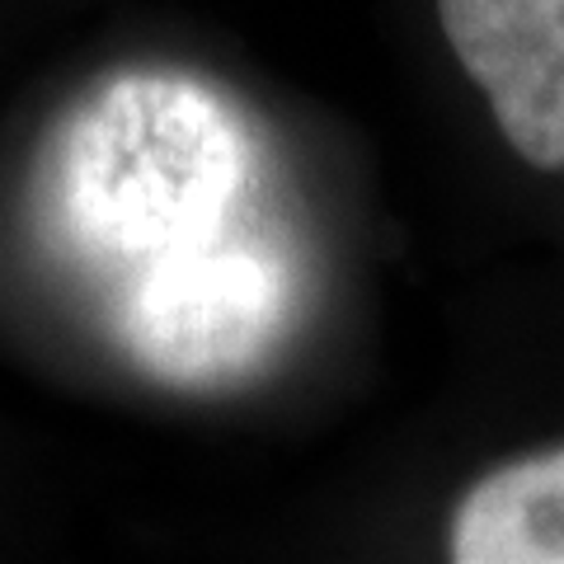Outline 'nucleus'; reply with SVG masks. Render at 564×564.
I'll list each match as a JSON object with an SVG mask.
<instances>
[{
    "instance_id": "obj_2",
    "label": "nucleus",
    "mask_w": 564,
    "mask_h": 564,
    "mask_svg": "<svg viewBox=\"0 0 564 564\" xmlns=\"http://www.w3.org/2000/svg\"><path fill=\"white\" fill-rule=\"evenodd\" d=\"M437 39L499 147L564 174V0H429Z\"/></svg>"
},
{
    "instance_id": "obj_1",
    "label": "nucleus",
    "mask_w": 564,
    "mask_h": 564,
    "mask_svg": "<svg viewBox=\"0 0 564 564\" xmlns=\"http://www.w3.org/2000/svg\"><path fill=\"white\" fill-rule=\"evenodd\" d=\"M226 151L207 104L170 80L104 90L62 155L66 226L104 254H161L221 198Z\"/></svg>"
},
{
    "instance_id": "obj_3",
    "label": "nucleus",
    "mask_w": 564,
    "mask_h": 564,
    "mask_svg": "<svg viewBox=\"0 0 564 564\" xmlns=\"http://www.w3.org/2000/svg\"><path fill=\"white\" fill-rule=\"evenodd\" d=\"M443 555L452 564H564V437L470 475L447 508Z\"/></svg>"
}]
</instances>
